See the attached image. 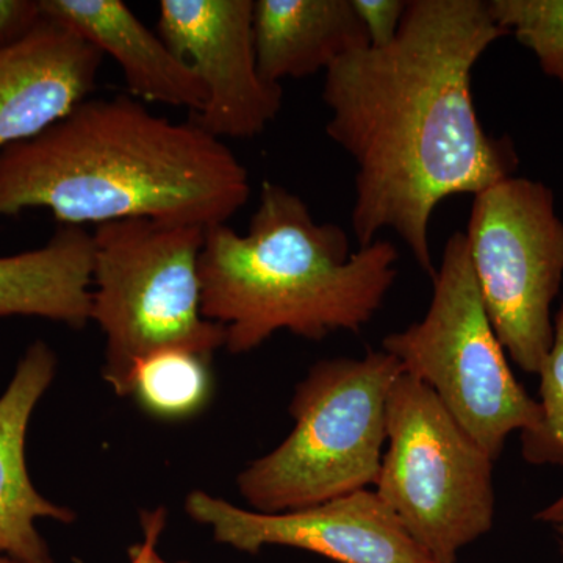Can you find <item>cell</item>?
<instances>
[{
	"label": "cell",
	"mask_w": 563,
	"mask_h": 563,
	"mask_svg": "<svg viewBox=\"0 0 563 563\" xmlns=\"http://www.w3.org/2000/svg\"><path fill=\"white\" fill-rule=\"evenodd\" d=\"M102 62L88 41L47 16L22 43L0 51V152L90 99Z\"/></svg>",
	"instance_id": "obj_11"
},
{
	"label": "cell",
	"mask_w": 563,
	"mask_h": 563,
	"mask_svg": "<svg viewBox=\"0 0 563 563\" xmlns=\"http://www.w3.org/2000/svg\"><path fill=\"white\" fill-rule=\"evenodd\" d=\"M158 35L207 92L196 124L217 139H254L282 109V85L258 70L252 0H162Z\"/></svg>",
	"instance_id": "obj_9"
},
{
	"label": "cell",
	"mask_w": 563,
	"mask_h": 563,
	"mask_svg": "<svg viewBox=\"0 0 563 563\" xmlns=\"http://www.w3.org/2000/svg\"><path fill=\"white\" fill-rule=\"evenodd\" d=\"M363 27L368 33L369 46H388L398 35L407 2L404 0H351Z\"/></svg>",
	"instance_id": "obj_19"
},
{
	"label": "cell",
	"mask_w": 563,
	"mask_h": 563,
	"mask_svg": "<svg viewBox=\"0 0 563 563\" xmlns=\"http://www.w3.org/2000/svg\"><path fill=\"white\" fill-rule=\"evenodd\" d=\"M506 35L483 0H409L388 46L352 52L325 70V133L357 166L358 246L391 229L433 277V210L512 177V143L485 132L472 90L474 66Z\"/></svg>",
	"instance_id": "obj_1"
},
{
	"label": "cell",
	"mask_w": 563,
	"mask_h": 563,
	"mask_svg": "<svg viewBox=\"0 0 563 563\" xmlns=\"http://www.w3.org/2000/svg\"><path fill=\"white\" fill-rule=\"evenodd\" d=\"M250 196V173L224 141L132 96L87 99L0 152V220L43 209L77 228L146 218L209 229Z\"/></svg>",
	"instance_id": "obj_2"
},
{
	"label": "cell",
	"mask_w": 563,
	"mask_h": 563,
	"mask_svg": "<svg viewBox=\"0 0 563 563\" xmlns=\"http://www.w3.org/2000/svg\"><path fill=\"white\" fill-rule=\"evenodd\" d=\"M387 451L377 496L433 563L492 531L495 462L428 385L402 373L387 401Z\"/></svg>",
	"instance_id": "obj_7"
},
{
	"label": "cell",
	"mask_w": 563,
	"mask_h": 563,
	"mask_svg": "<svg viewBox=\"0 0 563 563\" xmlns=\"http://www.w3.org/2000/svg\"><path fill=\"white\" fill-rule=\"evenodd\" d=\"M44 16L110 55L124 74L132 98L201 113L206 88L195 70L121 0H40Z\"/></svg>",
	"instance_id": "obj_13"
},
{
	"label": "cell",
	"mask_w": 563,
	"mask_h": 563,
	"mask_svg": "<svg viewBox=\"0 0 563 563\" xmlns=\"http://www.w3.org/2000/svg\"><path fill=\"white\" fill-rule=\"evenodd\" d=\"M481 298L504 350L539 376L553 346L563 221L542 181L507 177L474 196L465 232Z\"/></svg>",
	"instance_id": "obj_8"
},
{
	"label": "cell",
	"mask_w": 563,
	"mask_h": 563,
	"mask_svg": "<svg viewBox=\"0 0 563 563\" xmlns=\"http://www.w3.org/2000/svg\"><path fill=\"white\" fill-rule=\"evenodd\" d=\"M398 261L387 240L352 252L343 228L314 221L298 195L266 180L246 233L229 224L206 229L202 313L224 328L232 354L279 331L313 342L357 333L383 307Z\"/></svg>",
	"instance_id": "obj_3"
},
{
	"label": "cell",
	"mask_w": 563,
	"mask_h": 563,
	"mask_svg": "<svg viewBox=\"0 0 563 563\" xmlns=\"http://www.w3.org/2000/svg\"><path fill=\"white\" fill-rule=\"evenodd\" d=\"M43 18L40 0H0V51L31 36Z\"/></svg>",
	"instance_id": "obj_20"
},
{
	"label": "cell",
	"mask_w": 563,
	"mask_h": 563,
	"mask_svg": "<svg viewBox=\"0 0 563 563\" xmlns=\"http://www.w3.org/2000/svg\"><path fill=\"white\" fill-rule=\"evenodd\" d=\"M402 373L385 351L314 363L291 399L292 431L236 477L244 501L257 512H290L376 484L388 395Z\"/></svg>",
	"instance_id": "obj_4"
},
{
	"label": "cell",
	"mask_w": 563,
	"mask_h": 563,
	"mask_svg": "<svg viewBox=\"0 0 563 563\" xmlns=\"http://www.w3.org/2000/svg\"><path fill=\"white\" fill-rule=\"evenodd\" d=\"M540 377L542 422L536 432L521 435L523 457L529 463L563 465V307L555 314L553 346L544 358ZM540 523L563 526V493L536 514Z\"/></svg>",
	"instance_id": "obj_17"
},
{
	"label": "cell",
	"mask_w": 563,
	"mask_h": 563,
	"mask_svg": "<svg viewBox=\"0 0 563 563\" xmlns=\"http://www.w3.org/2000/svg\"><path fill=\"white\" fill-rule=\"evenodd\" d=\"M209 358L185 350L151 352L133 366L131 396L162 418L198 412L209 398Z\"/></svg>",
	"instance_id": "obj_16"
},
{
	"label": "cell",
	"mask_w": 563,
	"mask_h": 563,
	"mask_svg": "<svg viewBox=\"0 0 563 563\" xmlns=\"http://www.w3.org/2000/svg\"><path fill=\"white\" fill-rule=\"evenodd\" d=\"M185 510L209 526L217 542L243 553L285 547L336 563H433L368 488L280 514L242 509L199 490L187 496Z\"/></svg>",
	"instance_id": "obj_10"
},
{
	"label": "cell",
	"mask_w": 563,
	"mask_h": 563,
	"mask_svg": "<svg viewBox=\"0 0 563 563\" xmlns=\"http://www.w3.org/2000/svg\"><path fill=\"white\" fill-rule=\"evenodd\" d=\"M432 282L428 312L404 331L388 333L383 351L401 363L404 373L428 385L496 462L514 432L528 435L540 428L539 399L528 395L510 369L477 288L465 232L448 240Z\"/></svg>",
	"instance_id": "obj_6"
},
{
	"label": "cell",
	"mask_w": 563,
	"mask_h": 563,
	"mask_svg": "<svg viewBox=\"0 0 563 563\" xmlns=\"http://www.w3.org/2000/svg\"><path fill=\"white\" fill-rule=\"evenodd\" d=\"M555 532H558L559 540H561V554L563 561V526H558V528H555Z\"/></svg>",
	"instance_id": "obj_22"
},
{
	"label": "cell",
	"mask_w": 563,
	"mask_h": 563,
	"mask_svg": "<svg viewBox=\"0 0 563 563\" xmlns=\"http://www.w3.org/2000/svg\"><path fill=\"white\" fill-rule=\"evenodd\" d=\"M55 372L57 355L38 340L24 352L0 396V553L14 563H54L36 520H74L68 507L47 501L36 492L25 465L29 422Z\"/></svg>",
	"instance_id": "obj_12"
},
{
	"label": "cell",
	"mask_w": 563,
	"mask_h": 563,
	"mask_svg": "<svg viewBox=\"0 0 563 563\" xmlns=\"http://www.w3.org/2000/svg\"><path fill=\"white\" fill-rule=\"evenodd\" d=\"M157 563H169V562L163 561L161 555H158ZM177 563H188V562H177Z\"/></svg>",
	"instance_id": "obj_24"
},
{
	"label": "cell",
	"mask_w": 563,
	"mask_h": 563,
	"mask_svg": "<svg viewBox=\"0 0 563 563\" xmlns=\"http://www.w3.org/2000/svg\"><path fill=\"white\" fill-rule=\"evenodd\" d=\"M165 523L166 510L162 507L143 515L144 540L133 548L129 563H157V543Z\"/></svg>",
	"instance_id": "obj_21"
},
{
	"label": "cell",
	"mask_w": 563,
	"mask_h": 563,
	"mask_svg": "<svg viewBox=\"0 0 563 563\" xmlns=\"http://www.w3.org/2000/svg\"><path fill=\"white\" fill-rule=\"evenodd\" d=\"M493 21L536 54L543 73L563 84V0H488Z\"/></svg>",
	"instance_id": "obj_18"
},
{
	"label": "cell",
	"mask_w": 563,
	"mask_h": 563,
	"mask_svg": "<svg viewBox=\"0 0 563 563\" xmlns=\"http://www.w3.org/2000/svg\"><path fill=\"white\" fill-rule=\"evenodd\" d=\"M91 285L92 233L60 225L43 246L0 257V318L81 329L91 321Z\"/></svg>",
	"instance_id": "obj_15"
},
{
	"label": "cell",
	"mask_w": 563,
	"mask_h": 563,
	"mask_svg": "<svg viewBox=\"0 0 563 563\" xmlns=\"http://www.w3.org/2000/svg\"><path fill=\"white\" fill-rule=\"evenodd\" d=\"M254 36L258 70L269 84L328 70L369 47L351 0H257Z\"/></svg>",
	"instance_id": "obj_14"
},
{
	"label": "cell",
	"mask_w": 563,
	"mask_h": 563,
	"mask_svg": "<svg viewBox=\"0 0 563 563\" xmlns=\"http://www.w3.org/2000/svg\"><path fill=\"white\" fill-rule=\"evenodd\" d=\"M203 239L206 229L146 218L96 225L91 321L106 335L102 376L118 396H131L133 366L151 352L210 358L224 346V328L202 313Z\"/></svg>",
	"instance_id": "obj_5"
},
{
	"label": "cell",
	"mask_w": 563,
	"mask_h": 563,
	"mask_svg": "<svg viewBox=\"0 0 563 563\" xmlns=\"http://www.w3.org/2000/svg\"><path fill=\"white\" fill-rule=\"evenodd\" d=\"M0 563H11L10 559L7 555L0 553Z\"/></svg>",
	"instance_id": "obj_23"
}]
</instances>
